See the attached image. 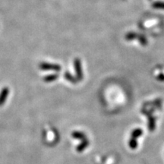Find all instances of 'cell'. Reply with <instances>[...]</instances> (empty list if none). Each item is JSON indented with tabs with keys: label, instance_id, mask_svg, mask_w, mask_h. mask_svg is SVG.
I'll return each mask as SVG.
<instances>
[{
	"label": "cell",
	"instance_id": "8",
	"mask_svg": "<svg viewBox=\"0 0 164 164\" xmlns=\"http://www.w3.org/2000/svg\"><path fill=\"white\" fill-rule=\"evenodd\" d=\"M152 6L154 9H164V2H160V1H157V2H153Z\"/></svg>",
	"mask_w": 164,
	"mask_h": 164
},
{
	"label": "cell",
	"instance_id": "5",
	"mask_svg": "<svg viewBox=\"0 0 164 164\" xmlns=\"http://www.w3.org/2000/svg\"><path fill=\"white\" fill-rule=\"evenodd\" d=\"M75 68L77 73V80L81 81L83 79V74H82V69H81V65L80 59H75Z\"/></svg>",
	"mask_w": 164,
	"mask_h": 164
},
{
	"label": "cell",
	"instance_id": "7",
	"mask_svg": "<svg viewBox=\"0 0 164 164\" xmlns=\"http://www.w3.org/2000/svg\"><path fill=\"white\" fill-rule=\"evenodd\" d=\"M138 34H137V33L130 32L126 34V39L127 40H134V39H138Z\"/></svg>",
	"mask_w": 164,
	"mask_h": 164
},
{
	"label": "cell",
	"instance_id": "10",
	"mask_svg": "<svg viewBox=\"0 0 164 164\" xmlns=\"http://www.w3.org/2000/svg\"><path fill=\"white\" fill-rule=\"evenodd\" d=\"M138 39L139 40V41H140V43H141V44L142 45V46H145V45H147V39H146V37H145L144 35H142V34H138Z\"/></svg>",
	"mask_w": 164,
	"mask_h": 164
},
{
	"label": "cell",
	"instance_id": "3",
	"mask_svg": "<svg viewBox=\"0 0 164 164\" xmlns=\"http://www.w3.org/2000/svg\"><path fill=\"white\" fill-rule=\"evenodd\" d=\"M94 164H119V160L113 153H106L98 156Z\"/></svg>",
	"mask_w": 164,
	"mask_h": 164
},
{
	"label": "cell",
	"instance_id": "4",
	"mask_svg": "<svg viewBox=\"0 0 164 164\" xmlns=\"http://www.w3.org/2000/svg\"><path fill=\"white\" fill-rule=\"evenodd\" d=\"M71 135H72V138L80 141H82L88 138V135L86 134V133H84V132H81V131H74V132H72Z\"/></svg>",
	"mask_w": 164,
	"mask_h": 164
},
{
	"label": "cell",
	"instance_id": "1",
	"mask_svg": "<svg viewBox=\"0 0 164 164\" xmlns=\"http://www.w3.org/2000/svg\"><path fill=\"white\" fill-rule=\"evenodd\" d=\"M163 112V100L157 98L153 101L145 102L141 109V114L147 124V129L152 132L157 128Z\"/></svg>",
	"mask_w": 164,
	"mask_h": 164
},
{
	"label": "cell",
	"instance_id": "11",
	"mask_svg": "<svg viewBox=\"0 0 164 164\" xmlns=\"http://www.w3.org/2000/svg\"><path fill=\"white\" fill-rule=\"evenodd\" d=\"M58 78V75H52V76H48L45 78V81H47V82H50V81H53L54 80Z\"/></svg>",
	"mask_w": 164,
	"mask_h": 164
},
{
	"label": "cell",
	"instance_id": "2",
	"mask_svg": "<svg viewBox=\"0 0 164 164\" xmlns=\"http://www.w3.org/2000/svg\"><path fill=\"white\" fill-rule=\"evenodd\" d=\"M144 134L142 128L139 127L132 128L127 138V147L132 151L138 150L141 147Z\"/></svg>",
	"mask_w": 164,
	"mask_h": 164
},
{
	"label": "cell",
	"instance_id": "6",
	"mask_svg": "<svg viewBox=\"0 0 164 164\" xmlns=\"http://www.w3.org/2000/svg\"><path fill=\"white\" fill-rule=\"evenodd\" d=\"M9 90L8 88H5L2 89V90L0 93V107H2L5 104V102L6 101L9 95Z\"/></svg>",
	"mask_w": 164,
	"mask_h": 164
},
{
	"label": "cell",
	"instance_id": "9",
	"mask_svg": "<svg viewBox=\"0 0 164 164\" xmlns=\"http://www.w3.org/2000/svg\"><path fill=\"white\" fill-rule=\"evenodd\" d=\"M65 77L66 80H68V81H69L70 82H72V83H77V79H75L74 77L72 76V75H71L70 74H69V72H66L65 74Z\"/></svg>",
	"mask_w": 164,
	"mask_h": 164
}]
</instances>
